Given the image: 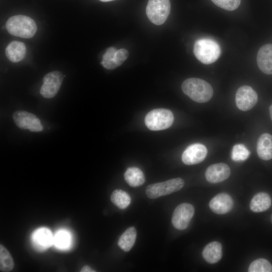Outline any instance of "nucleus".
<instances>
[{
	"mask_svg": "<svg viewBox=\"0 0 272 272\" xmlns=\"http://www.w3.org/2000/svg\"><path fill=\"white\" fill-rule=\"evenodd\" d=\"M183 92L191 99L198 103L209 101L213 95V89L206 81L198 78H188L182 84Z\"/></svg>",
	"mask_w": 272,
	"mask_h": 272,
	"instance_id": "nucleus-1",
	"label": "nucleus"
},
{
	"mask_svg": "<svg viewBox=\"0 0 272 272\" xmlns=\"http://www.w3.org/2000/svg\"><path fill=\"white\" fill-rule=\"evenodd\" d=\"M194 213L193 206L188 203H182L174 210L172 216V223L178 230L187 228Z\"/></svg>",
	"mask_w": 272,
	"mask_h": 272,
	"instance_id": "nucleus-7",
	"label": "nucleus"
},
{
	"mask_svg": "<svg viewBox=\"0 0 272 272\" xmlns=\"http://www.w3.org/2000/svg\"><path fill=\"white\" fill-rule=\"evenodd\" d=\"M269 109L270 117V118H271V119L272 120V104L269 107Z\"/></svg>",
	"mask_w": 272,
	"mask_h": 272,
	"instance_id": "nucleus-31",
	"label": "nucleus"
},
{
	"mask_svg": "<svg viewBox=\"0 0 272 272\" xmlns=\"http://www.w3.org/2000/svg\"><path fill=\"white\" fill-rule=\"evenodd\" d=\"M31 241L35 249L43 251L53 244V236L48 228H40L32 233Z\"/></svg>",
	"mask_w": 272,
	"mask_h": 272,
	"instance_id": "nucleus-12",
	"label": "nucleus"
},
{
	"mask_svg": "<svg viewBox=\"0 0 272 272\" xmlns=\"http://www.w3.org/2000/svg\"><path fill=\"white\" fill-rule=\"evenodd\" d=\"M110 200L114 205L120 209L126 208L131 202L129 195L121 189L114 190L110 196Z\"/></svg>",
	"mask_w": 272,
	"mask_h": 272,
	"instance_id": "nucleus-22",
	"label": "nucleus"
},
{
	"mask_svg": "<svg viewBox=\"0 0 272 272\" xmlns=\"http://www.w3.org/2000/svg\"><path fill=\"white\" fill-rule=\"evenodd\" d=\"M257 63L261 72L267 75H272V44L263 45L259 49Z\"/></svg>",
	"mask_w": 272,
	"mask_h": 272,
	"instance_id": "nucleus-15",
	"label": "nucleus"
},
{
	"mask_svg": "<svg viewBox=\"0 0 272 272\" xmlns=\"http://www.w3.org/2000/svg\"><path fill=\"white\" fill-rule=\"evenodd\" d=\"M230 173V169L228 165L219 163L209 166L206 171L205 176L209 182L216 183L227 179Z\"/></svg>",
	"mask_w": 272,
	"mask_h": 272,
	"instance_id": "nucleus-13",
	"label": "nucleus"
},
{
	"mask_svg": "<svg viewBox=\"0 0 272 272\" xmlns=\"http://www.w3.org/2000/svg\"><path fill=\"white\" fill-rule=\"evenodd\" d=\"M71 235L66 230H59L53 236V244L58 249H68L71 245Z\"/></svg>",
	"mask_w": 272,
	"mask_h": 272,
	"instance_id": "nucleus-23",
	"label": "nucleus"
},
{
	"mask_svg": "<svg viewBox=\"0 0 272 272\" xmlns=\"http://www.w3.org/2000/svg\"><path fill=\"white\" fill-rule=\"evenodd\" d=\"M5 53L6 56L11 61L18 62L25 57L26 47L23 42L13 41L7 45Z\"/></svg>",
	"mask_w": 272,
	"mask_h": 272,
	"instance_id": "nucleus-16",
	"label": "nucleus"
},
{
	"mask_svg": "<svg viewBox=\"0 0 272 272\" xmlns=\"http://www.w3.org/2000/svg\"><path fill=\"white\" fill-rule=\"evenodd\" d=\"M184 185V181L182 178H173L149 185L146 188V193L149 198L155 199L177 191Z\"/></svg>",
	"mask_w": 272,
	"mask_h": 272,
	"instance_id": "nucleus-5",
	"label": "nucleus"
},
{
	"mask_svg": "<svg viewBox=\"0 0 272 272\" xmlns=\"http://www.w3.org/2000/svg\"><path fill=\"white\" fill-rule=\"evenodd\" d=\"M233 200L231 196L226 193L216 195L210 201L211 210L217 214H225L230 212L233 207Z\"/></svg>",
	"mask_w": 272,
	"mask_h": 272,
	"instance_id": "nucleus-14",
	"label": "nucleus"
},
{
	"mask_svg": "<svg viewBox=\"0 0 272 272\" xmlns=\"http://www.w3.org/2000/svg\"><path fill=\"white\" fill-rule=\"evenodd\" d=\"M193 52L201 62L209 64L216 61L221 52L218 43L211 38H201L194 43Z\"/></svg>",
	"mask_w": 272,
	"mask_h": 272,
	"instance_id": "nucleus-3",
	"label": "nucleus"
},
{
	"mask_svg": "<svg viewBox=\"0 0 272 272\" xmlns=\"http://www.w3.org/2000/svg\"><path fill=\"white\" fill-rule=\"evenodd\" d=\"M256 149L260 159L263 160L272 159V135L267 133L261 134L258 139Z\"/></svg>",
	"mask_w": 272,
	"mask_h": 272,
	"instance_id": "nucleus-17",
	"label": "nucleus"
},
{
	"mask_svg": "<svg viewBox=\"0 0 272 272\" xmlns=\"http://www.w3.org/2000/svg\"><path fill=\"white\" fill-rule=\"evenodd\" d=\"M271 203L270 197L267 193L259 192L256 194L251 200L250 209L253 212H262L268 210Z\"/></svg>",
	"mask_w": 272,
	"mask_h": 272,
	"instance_id": "nucleus-19",
	"label": "nucleus"
},
{
	"mask_svg": "<svg viewBox=\"0 0 272 272\" xmlns=\"http://www.w3.org/2000/svg\"><path fill=\"white\" fill-rule=\"evenodd\" d=\"M222 247L220 243L212 242L207 244L202 251L203 258L209 263L213 264L218 262L222 256Z\"/></svg>",
	"mask_w": 272,
	"mask_h": 272,
	"instance_id": "nucleus-18",
	"label": "nucleus"
},
{
	"mask_svg": "<svg viewBox=\"0 0 272 272\" xmlns=\"http://www.w3.org/2000/svg\"><path fill=\"white\" fill-rule=\"evenodd\" d=\"M208 150L205 146L196 143L189 145L182 153L181 159L186 165L199 163L206 158Z\"/></svg>",
	"mask_w": 272,
	"mask_h": 272,
	"instance_id": "nucleus-11",
	"label": "nucleus"
},
{
	"mask_svg": "<svg viewBox=\"0 0 272 272\" xmlns=\"http://www.w3.org/2000/svg\"><path fill=\"white\" fill-rule=\"evenodd\" d=\"M80 271L81 272H94L96 271L93 269L89 265H85L84 267H82Z\"/></svg>",
	"mask_w": 272,
	"mask_h": 272,
	"instance_id": "nucleus-30",
	"label": "nucleus"
},
{
	"mask_svg": "<svg viewBox=\"0 0 272 272\" xmlns=\"http://www.w3.org/2000/svg\"><path fill=\"white\" fill-rule=\"evenodd\" d=\"M63 75L58 71H53L43 77V84L40 90V94L44 98L54 97L59 91L63 81Z\"/></svg>",
	"mask_w": 272,
	"mask_h": 272,
	"instance_id": "nucleus-8",
	"label": "nucleus"
},
{
	"mask_svg": "<svg viewBox=\"0 0 272 272\" xmlns=\"http://www.w3.org/2000/svg\"><path fill=\"white\" fill-rule=\"evenodd\" d=\"M128 52L124 49L121 48L117 50L114 57V60L118 66H120L128 57Z\"/></svg>",
	"mask_w": 272,
	"mask_h": 272,
	"instance_id": "nucleus-29",
	"label": "nucleus"
},
{
	"mask_svg": "<svg viewBox=\"0 0 272 272\" xmlns=\"http://www.w3.org/2000/svg\"><path fill=\"white\" fill-rule=\"evenodd\" d=\"M14 267L13 257L8 249L0 245V270L3 272L11 271Z\"/></svg>",
	"mask_w": 272,
	"mask_h": 272,
	"instance_id": "nucleus-24",
	"label": "nucleus"
},
{
	"mask_svg": "<svg viewBox=\"0 0 272 272\" xmlns=\"http://www.w3.org/2000/svg\"><path fill=\"white\" fill-rule=\"evenodd\" d=\"M6 27L10 34L23 38L32 37L37 29L32 18L21 15L10 17L6 22Z\"/></svg>",
	"mask_w": 272,
	"mask_h": 272,
	"instance_id": "nucleus-2",
	"label": "nucleus"
},
{
	"mask_svg": "<svg viewBox=\"0 0 272 272\" xmlns=\"http://www.w3.org/2000/svg\"><path fill=\"white\" fill-rule=\"evenodd\" d=\"M124 178L127 184L132 187L140 186L145 180L142 171L135 167L127 168L124 174Z\"/></svg>",
	"mask_w": 272,
	"mask_h": 272,
	"instance_id": "nucleus-20",
	"label": "nucleus"
},
{
	"mask_svg": "<svg viewBox=\"0 0 272 272\" xmlns=\"http://www.w3.org/2000/svg\"><path fill=\"white\" fill-rule=\"evenodd\" d=\"M13 118L15 124L21 129H28L33 132L41 131L43 129L40 119L31 113L17 111L13 113Z\"/></svg>",
	"mask_w": 272,
	"mask_h": 272,
	"instance_id": "nucleus-9",
	"label": "nucleus"
},
{
	"mask_svg": "<svg viewBox=\"0 0 272 272\" xmlns=\"http://www.w3.org/2000/svg\"><path fill=\"white\" fill-rule=\"evenodd\" d=\"M249 272H272L271 263L264 258H258L251 263L248 268Z\"/></svg>",
	"mask_w": 272,
	"mask_h": 272,
	"instance_id": "nucleus-25",
	"label": "nucleus"
},
{
	"mask_svg": "<svg viewBox=\"0 0 272 272\" xmlns=\"http://www.w3.org/2000/svg\"><path fill=\"white\" fill-rule=\"evenodd\" d=\"M137 231L134 227L127 228L120 236L118 246L125 252L129 251L134 245L136 240Z\"/></svg>",
	"mask_w": 272,
	"mask_h": 272,
	"instance_id": "nucleus-21",
	"label": "nucleus"
},
{
	"mask_svg": "<svg viewBox=\"0 0 272 272\" xmlns=\"http://www.w3.org/2000/svg\"><path fill=\"white\" fill-rule=\"evenodd\" d=\"M174 121L172 111L165 108L155 109L150 111L145 118L147 127L151 130H160L171 126Z\"/></svg>",
	"mask_w": 272,
	"mask_h": 272,
	"instance_id": "nucleus-4",
	"label": "nucleus"
},
{
	"mask_svg": "<svg viewBox=\"0 0 272 272\" xmlns=\"http://www.w3.org/2000/svg\"><path fill=\"white\" fill-rule=\"evenodd\" d=\"M169 0H149L146 14L150 21L157 25L163 24L170 12Z\"/></svg>",
	"mask_w": 272,
	"mask_h": 272,
	"instance_id": "nucleus-6",
	"label": "nucleus"
},
{
	"mask_svg": "<svg viewBox=\"0 0 272 272\" xmlns=\"http://www.w3.org/2000/svg\"><path fill=\"white\" fill-rule=\"evenodd\" d=\"M100 1L103 2H109V1H111L113 0H100Z\"/></svg>",
	"mask_w": 272,
	"mask_h": 272,
	"instance_id": "nucleus-32",
	"label": "nucleus"
},
{
	"mask_svg": "<svg viewBox=\"0 0 272 272\" xmlns=\"http://www.w3.org/2000/svg\"><path fill=\"white\" fill-rule=\"evenodd\" d=\"M218 7L228 11H233L239 6L241 0H211Z\"/></svg>",
	"mask_w": 272,
	"mask_h": 272,
	"instance_id": "nucleus-28",
	"label": "nucleus"
},
{
	"mask_svg": "<svg viewBox=\"0 0 272 272\" xmlns=\"http://www.w3.org/2000/svg\"><path fill=\"white\" fill-rule=\"evenodd\" d=\"M117 49L113 47L108 48L103 55L101 63L106 69L113 70L118 67L114 57Z\"/></svg>",
	"mask_w": 272,
	"mask_h": 272,
	"instance_id": "nucleus-26",
	"label": "nucleus"
},
{
	"mask_svg": "<svg viewBox=\"0 0 272 272\" xmlns=\"http://www.w3.org/2000/svg\"><path fill=\"white\" fill-rule=\"evenodd\" d=\"M250 155L249 151L243 144L235 145L232 149V159L236 162L244 161Z\"/></svg>",
	"mask_w": 272,
	"mask_h": 272,
	"instance_id": "nucleus-27",
	"label": "nucleus"
},
{
	"mask_svg": "<svg viewBox=\"0 0 272 272\" xmlns=\"http://www.w3.org/2000/svg\"><path fill=\"white\" fill-rule=\"evenodd\" d=\"M258 96L256 92L249 86H242L237 91L235 96L236 106L241 110L246 111L257 103Z\"/></svg>",
	"mask_w": 272,
	"mask_h": 272,
	"instance_id": "nucleus-10",
	"label": "nucleus"
}]
</instances>
